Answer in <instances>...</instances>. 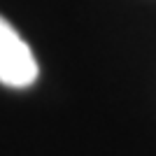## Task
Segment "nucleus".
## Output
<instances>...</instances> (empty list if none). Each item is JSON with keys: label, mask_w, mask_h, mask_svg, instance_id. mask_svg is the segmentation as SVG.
Here are the masks:
<instances>
[{"label": "nucleus", "mask_w": 156, "mask_h": 156, "mask_svg": "<svg viewBox=\"0 0 156 156\" xmlns=\"http://www.w3.org/2000/svg\"><path fill=\"white\" fill-rule=\"evenodd\" d=\"M37 61L30 47L0 16V84L26 89L37 79Z\"/></svg>", "instance_id": "f257e3e1"}]
</instances>
